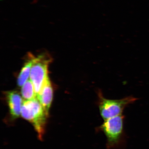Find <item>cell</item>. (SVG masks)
I'll list each match as a JSON object with an SVG mask.
<instances>
[{
  "label": "cell",
  "instance_id": "obj_1",
  "mask_svg": "<svg viewBox=\"0 0 149 149\" xmlns=\"http://www.w3.org/2000/svg\"><path fill=\"white\" fill-rule=\"evenodd\" d=\"M125 117L123 114L104 120L98 128L106 137L107 149H121L125 146L124 123Z\"/></svg>",
  "mask_w": 149,
  "mask_h": 149
},
{
  "label": "cell",
  "instance_id": "obj_2",
  "mask_svg": "<svg viewBox=\"0 0 149 149\" xmlns=\"http://www.w3.org/2000/svg\"><path fill=\"white\" fill-rule=\"evenodd\" d=\"M21 116L32 124L37 132L39 139L42 140L49 114L46 113L37 98L24 101L22 108Z\"/></svg>",
  "mask_w": 149,
  "mask_h": 149
},
{
  "label": "cell",
  "instance_id": "obj_3",
  "mask_svg": "<svg viewBox=\"0 0 149 149\" xmlns=\"http://www.w3.org/2000/svg\"><path fill=\"white\" fill-rule=\"evenodd\" d=\"M97 105L100 114L104 120L122 114L124 109L135 102L137 99L129 96L120 100L106 98L100 90L97 92Z\"/></svg>",
  "mask_w": 149,
  "mask_h": 149
},
{
  "label": "cell",
  "instance_id": "obj_4",
  "mask_svg": "<svg viewBox=\"0 0 149 149\" xmlns=\"http://www.w3.org/2000/svg\"><path fill=\"white\" fill-rule=\"evenodd\" d=\"M52 61V58L47 53L41 54L35 56L34 59L30 72V80L34 85L37 97L49 77L48 68Z\"/></svg>",
  "mask_w": 149,
  "mask_h": 149
},
{
  "label": "cell",
  "instance_id": "obj_5",
  "mask_svg": "<svg viewBox=\"0 0 149 149\" xmlns=\"http://www.w3.org/2000/svg\"><path fill=\"white\" fill-rule=\"evenodd\" d=\"M6 100L12 120H15L21 115L23 101L22 97L16 91H9L5 93Z\"/></svg>",
  "mask_w": 149,
  "mask_h": 149
},
{
  "label": "cell",
  "instance_id": "obj_6",
  "mask_svg": "<svg viewBox=\"0 0 149 149\" xmlns=\"http://www.w3.org/2000/svg\"><path fill=\"white\" fill-rule=\"evenodd\" d=\"M53 97V88L49 78L48 77L42 90L37 95V98L44 108L46 113L49 115V111Z\"/></svg>",
  "mask_w": 149,
  "mask_h": 149
},
{
  "label": "cell",
  "instance_id": "obj_7",
  "mask_svg": "<svg viewBox=\"0 0 149 149\" xmlns=\"http://www.w3.org/2000/svg\"><path fill=\"white\" fill-rule=\"evenodd\" d=\"M35 57L31 53L27 54V59L17 77V84L19 87H22L28 80Z\"/></svg>",
  "mask_w": 149,
  "mask_h": 149
},
{
  "label": "cell",
  "instance_id": "obj_8",
  "mask_svg": "<svg viewBox=\"0 0 149 149\" xmlns=\"http://www.w3.org/2000/svg\"><path fill=\"white\" fill-rule=\"evenodd\" d=\"M21 93L24 100H29L37 98L35 88L31 80H27L22 87Z\"/></svg>",
  "mask_w": 149,
  "mask_h": 149
}]
</instances>
